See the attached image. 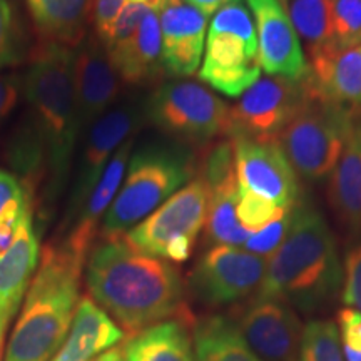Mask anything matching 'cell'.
<instances>
[{"instance_id":"32","label":"cell","mask_w":361,"mask_h":361,"mask_svg":"<svg viewBox=\"0 0 361 361\" xmlns=\"http://www.w3.org/2000/svg\"><path fill=\"white\" fill-rule=\"evenodd\" d=\"M22 34L11 0H0V71L22 59Z\"/></svg>"},{"instance_id":"12","label":"cell","mask_w":361,"mask_h":361,"mask_svg":"<svg viewBox=\"0 0 361 361\" xmlns=\"http://www.w3.org/2000/svg\"><path fill=\"white\" fill-rule=\"evenodd\" d=\"M234 146L238 189L291 209L300 201L295 169L276 142L231 137Z\"/></svg>"},{"instance_id":"16","label":"cell","mask_w":361,"mask_h":361,"mask_svg":"<svg viewBox=\"0 0 361 361\" xmlns=\"http://www.w3.org/2000/svg\"><path fill=\"white\" fill-rule=\"evenodd\" d=\"M256 20L259 64L268 75L305 78L308 64L286 7L279 0H247Z\"/></svg>"},{"instance_id":"30","label":"cell","mask_w":361,"mask_h":361,"mask_svg":"<svg viewBox=\"0 0 361 361\" xmlns=\"http://www.w3.org/2000/svg\"><path fill=\"white\" fill-rule=\"evenodd\" d=\"M333 42L361 45V0H333Z\"/></svg>"},{"instance_id":"18","label":"cell","mask_w":361,"mask_h":361,"mask_svg":"<svg viewBox=\"0 0 361 361\" xmlns=\"http://www.w3.org/2000/svg\"><path fill=\"white\" fill-rule=\"evenodd\" d=\"M159 22L164 71L176 78L196 74L206 45L207 17L184 0H164Z\"/></svg>"},{"instance_id":"35","label":"cell","mask_w":361,"mask_h":361,"mask_svg":"<svg viewBox=\"0 0 361 361\" xmlns=\"http://www.w3.org/2000/svg\"><path fill=\"white\" fill-rule=\"evenodd\" d=\"M341 300L348 308L361 313V241L346 252Z\"/></svg>"},{"instance_id":"29","label":"cell","mask_w":361,"mask_h":361,"mask_svg":"<svg viewBox=\"0 0 361 361\" xmlns=\"http://www.w3.org/2000/svg\"><path fill=\"white\" fill-rule=\"evenodd\" d=\"M300 361H345L335 323L311 322L305 326Z\"/></svg>"},{"instance_id":"37","label":"cell","mask_w":361,"mask_h":361,"mask_svg":"<svg viewBox=\"0 0 361 361\" xmlns=\"http://www.w3.org/2000/svg\"><path fill=\"white\" fill-rule=\"evenodd\" d=\"M338 324L343 346L361 351V313L353 308H345L338 313Z\"/></svg>"},{"instance_id":"31","label":"cell","mask_w":361,"mask_h":361,"mask_svg":"<svg viewBox=\"0 0 361 361\" xmlns=\"http://www.w3.org/2000/svg\"><path fill=\"white\" fill-rule=\"evenodd\" d=\"M284 211L281 207H276L273 202L263 200V197L255 196V194L241 191L238 189V204H236V214L239 223L243 228H246L247 231L258 233L264 228L266 224H269L271 221H274L279 214H283Z\"/></svg>"},{"instance_id":"26","label":"cell","mask_w":361,"mask_h":361,"mask_svg":"<svg viewBox=\"0 0 361 361\" xmlns=\"http://www.w3.org/2000/svg\"><path fill=\"white\" fill-rule=\"evenodd\" d=\"M192 348L196 361H259L236 322L224 316H207L196 323Z\"/></svg>"},{"instance_id":"24","label":"cell","mask_w":361,"mask_h":361,"mask_svg":"<svg viewBox=\"0 0 361 361\" xmlns=\"http://www.w3.org/2000/svg\"><path fill=\"white\" fill-rule=\"evenodd\" d=\"M35 27L47 42L79 45L94 17L96 0H25Z\"/></svg>"},{"instance_id":"6","label":"cell","mask_w":361,"mask_h":361,"mask_svg":"<svg viewBox=\"0 0 361 361\" xmlns=\"http://www.w3.org/2000/svg\"><path fill=\"white\" fill-rule=\"evenodd\" d=\"M350 129L351 111L318 96L310 84L305 104L274 142L296 174L316 183L335 169Z\"/></svg>"},{"instance_id":"1","label":"cell","mask_w":361,"mask_h":361,"mask_svg":"<svg viewBox=\"0 0 361 361\" xmlns=\"http://www.w3.org/2000/svg\"><path fill=\"white\" fill-rule=\"evenodd\" d=\"M30 130L19 142L17 164L25 174L44 176L49 200L69 178L80 137L74 85V47L45 42L30 59L24 79Z\"/></svg>"},{"instance_id":"14","label":"cell","mask_w":361,"mask_h":361,"mask_svg":"<svg viewBox=\"0 0 361 361\" xmlns=\"http://www.w3.org/2000/svg\"><path fill=\"white\" fill-rule=\"evenodd\" d=\"M238 328L252 353L268 361H300L303 324L291 306L256 298L238 318Z\"/></svg>"},{"instance_id":"27","label":"cell","mask_w":361,"mask_h":361,"mask_svg":"<svg viewBox=\"0 0 361 361\" xmlns=\"http://www.w3.org/2000/svg\"><path fill=\"white\" fill-rule=\"evenodd\" d=\"M238 179L209 191L206 218V239L214 246H245L251 231L243 228L236 214Z\"/></svg>"},{"instance_id":"36","label":"cell","mask_w":361,"mask_h":361,"mask_svg":"<svg viewBox=\"0 0 361 361\" xmlns=\"http://www.w3.org/2000/svg\"><path fill=\"white\" fill-rule=\"evenodd\" d=\"M123 6L124 0H96L94 4V27H96L97 39L104 44V47L109 42Z\"/></svg>"},{"instance_id":"21","label":"cell","mask_w":361,"mask_h":361,"mask_svg":"<svg viewBox=\"0 0 361 361\" xmlns=\"http://www.w3.org/2000/svg\"><path fill=\"white\" fill-rule=\"evenodd\" d=\"M123 338V329L96 301L80 298L69 335L51 361H90Z\"/></svg>"},{"instance_id":"23","label":"cell","mask_w":361,"mask_h":361,"mask_svg":"<svg viewBox=\"0 0 361 361\" xmlns=\"http://www.w3.org/2000/svg\"><path fill=\"white\" fill-rule=\"evenodd\" d=\"M333 213L355 236H361V133L351 124L348 139L328 180Z\"/></svg>"},{"instance_id":"39","label":"cell","mask_w":361,"mask_h":361,"mask_svg":"<svg viewBox=\"0 0 361 361\" xmlns=\"http://www.w3.org/2000/svg\"><path fill=\"white\" fill-rule=\"evenodd\" d=\"M184 2H188L189 6L197 8V11L204 13L207 19H209L214 13H218L221 8L233 6V4H241V0H184Z\"/></svg>"},{"instance_id":"15","label":"cell","mask_w":361,"mask_h":361,"mask_svg":"<svg viewBox=\"0 0 361 361\" xmlns=\"http://www.w3.org/2000/svg\"><path fill=\"white\" fill-rule=\"evenodd\" d=\"M74 85L80 135L109 112L121 92V78L97 35L74 47Z\"/></svg>"},{"instance_id":"17","label":"cell","mask_w":361,"mask_h":361,"mask_svg":"<svg viewBox=\"0 0 361 361\" xmlns=\"http://www.w3.org/2000/svg\"><path fill=\"white\" fill-rule=\"evenodd\" d=\"M133 147L134 137H129L112 156L106 171L99 179L97 186L92 189V192L82 202L78 213L62 223L64 236L56 243L69 251L72 256H75L80 263L85 264V259L92 250L97 229L101 228L104 216H106L121 184H123L126 169H128L130 154H133Z\"/></svg>"},{"instance_id":"3","label":"cell","mask_w":361,"mask_h":361,"mask_svg":"<svg viewBox=\"0 0 361 361\" xmlns=\"http://www.w3.org/2000/svg\"><path fill=\"white\" fill-rule=\"evenodd\" d=\"M343 288V268L336 239L310 201L291 209L290 231L266 264L258 300L281 301L311 313L335 300Z\"/></svg>"},{"instance_id":"42","label":"cell","mask_w":361,"mask_h":361,"mask_svg":"<svg viewBox=\"0 0 361 361\" xmlns=\"http://www.w3.org/2000/svg\"><path fill=\"white\" fill-rule=\"evenodd\" d=\"M7 328H8V323L0 319V361L4 360V341H6Z\"/></svg>"},{"instance_id":"41","label":"cell","mask_w":361,"mask_h":361,"mask_svg":"<svg viewBox=\"0 0 361 361\" xmlns=\"http://www.w3.org/2000/svg\"><path fill=\"white\" fill-rule=\"evenodd\" d=\"M341 350H343V356H345V361H361V351H355L348 348V346H343V345H341Z\"/></svg>"},{"instance_id":"7","label":"cell","mask_w":361,"mask_h":361,"mask_svg":"<svg viewBox=\"0 0 361 361\" xmlns=\"http://www.w3.org/2000/svg\"><path fill=\"white\" fill-rule=\"evenodd\" d=\"M200 78L229 97H239L261 78L258 35L243 4H233L213 16Z\"/></svg>"},{"instance_id":"43","label":"cell","mask_w":361,"mask_h":361,"mask_svg":"<svg viewBox=\"0 0 361 361\" xmlns=\"http://www.w3.org/2000/svg\"><path fill=\"white\" fill-rule=\"evenodd\" d=\"M351 124H353L355 128L361 133V107L351 112Z\"/></svg>"},{"instance_id":"33","label":"cell","mask_w":361,"mask_h":361,"mask_svg":"<svg viewBox=\"0 0 361 361\" xmlns=\"http://www.w3.org/2000/svg\"><path fill=\"white\" fill-rule=\"evenodd\" d=\"M291 209L279 214L276 219L271 221L269 224H266L261 231L252 233L250 239L245 243V250L247 252H252V255L263 256V258H268V256L273 255V252L281 246L288 231H290Z\"/></svg>"},{"instance_id":"10","label":"cell","mask_w":361,"mask_h":361,"mask_svg":"<svg viewBox=\"0 0 361 361\" xmlns=\"http://www.w3.org/2000/svg\"><path fill=\"white\" fill-rule=\"evenodd\" d=\"M310 94L308 78L293 80L278 75L259 78L229 107L228 137L274 142Z\"/></svg>"},{"instance_id":"28","label":"cell","mask_w":361,"mask_h":361,"mask_svg":"<svg viewBox=\"0 0 361 361\" xmlns=\"http://www.w3.org/2000/svg\"><path fill=\"white\" fill-rule=\"evenodd\" d=\"M284 7L308 56L333 42V0H288Z\"/></svg>"},{"instance_id":"11","label":"cell","mask_w":361,"mask_h":361,"mask_svg":"<svg viewBox=\"0 0 361 361\" xmlns=\"http://www.w3.org/2000/svg\"><path fill=\"white\" fill-rule=\"evenodd\" d=\"M268 259L236 246H213L189 274V290L201 303H236L258 291Z\"/></svg>"},{"instance_id":"9","label":"cell","mask_w":361,"mask_h":361,"mask_svg":"<svg viewBox=\"0 0 361 361\" xmlns=\"http://www.w3.org/2000/svg\"><path fill=\"white\" fill-rule=\"evenodd\" d=\"M144 114L162 133L183 142L207 144L228 133L229 106L204 84L194 80H171L159 85Z\"/></svg>"},{"instance_id":"38","label":"cell","mask_w":361,"mask_h":361,"mask_svg":"<svg viewBox=\"0 0 361 361\" xmlns=\"http://www.w3.org/2000/svg\"><path fill=\"white\" fill-rule=\"evenodd\" d=\"M22 79L19 75H0V123L6 121L8 114L16 109L19 102Z\"/></svg>"},{"instance_id":"13","label":"cell","mask_w":361,"mask_h":361,"mask_svg":"<svg viewBox=\"0 0 361 361\" xmlns=\"http://www.w3.org/2000/svg\"><path fill=\"white\" fill-rule=\"evenodd\" d=\"M142 116L146 114H142L139 106L124 104V106L106 112L87 130V139H85L82 152H80L78 174L72 180L66 221L78 213L82 202L97 186L112 156L129 137H133L134 130H137L141 124Z\"/></svg>"},{"instance_id":"5","label":"cell","mask_w":361,"mask_h":361,"mask_svg":"<svg viewBox=\"0 0 361 361\" xmlns=\"http://www.w3.org/2000/svg\"><path fill=\"white\" fill-rule=\"evenodd\" d=\"M194 173L192 156L183 147L146 146L135 151L99 228L101 238L124 236L186 186Z\"/></svg>"},{"instance_id":"8","label":"cell","mask_w":361,"mask_h":361,"mask_svg":"<svg viewBox=\"0 0 361 361\" xmlns=\"http://www.w3.org/2000/svg\"><path fill=\"white\" fill-rule=\"evenodd\" d=\"M209 189L201 176L180 188L152 214L124 234L130 246L144 255L184 263L204 228Z\"/></svg>"},{"instance_id":"34","label":"cell","mask_w":361,"mask_h":361,"mask_svg":"<svg viewBox=\"0 0 361 361\" xmlns=\"http://www.w3.org/2000/svg\"><path fill=\"white\" fill-rule=\"evenodd\" d=\"M32 206V189L8 171L0 169V218Z\"/></svg>"},{"instance_id":"19","label":"cell","mask_w":361,"mask_h":361,"mask_svg":"<svg viewBox=\"0 0 361 361\" xmlns=\"http://www.w3.org/2000/svg\"><path fill=\"white\" fill-rule=\"evenodd\" d=\"M308 57L306 75L318 96L351 112L361 107V45L331 42Z\"/></svg>"},{"instance_id":"22","label":"cell","mask_w":361,"mask_h":361,"mask_svg":"<svg viewBox=\"0 0 361 361\" xmlns=\"http://www.w3.org/2000/svg\"><path fill=\"white\" fill-rule=\"evenodd\" d=\"M107 54L121 80L126 84L141 85L161 78L164 64L159 8H154L144 17L137 32L128 44Z\"/></svg>"},{"instance_id":"40","label":"cell","mask_w":361,"mask_h":361,"mask_svg":"<svg viewBox=\"0 0 361 361\" xmlns=\"http://www.w3.org/2000/svg\"><path fill=\"white\" fill-rule=\"evenodd\" d=\"M90 361H124L123 348L107 350V351H104V353L96 356V358L90 360Z\"/></svg>"},{"instance_id":"20","label":"cell","mask_w":361,"mask_h":361,"mask_svg":"<svg viewBox=\"0 0 361 361\" xmlns=\"http://www.w3.org/2000/svg\"><path fill=\"white\" fill-rule=\"evenodd\" d=\"M40 247L32 209L22 219L16 238L0 252V319L11 324L39 266Z\"/></svg>"},{"instance_id":"4","label":"cell","mask_w":361,"mask_h":361,"mask_svg":"<svg viewBox=\"0 0 361 361\" xmlns=\"http://www.w3.org/2000/svg\"><path fill=\"white\" fill-rule=\"evenodd\" d=\"M84 263L57 243L44 247L4 361H51L66 341L80 301Z\"/></svg>"},{"instance_id":"25","label":"cell","mask_w":361,"mask_h":361,"mask_svg":"<svg viewBox=\"0 0 361 361\" xmlns=\"http://www.w3.org/2000/svg\"><path fill=\"white\" fill-rule=\"evenodd\" d=\"M124 361H196L184 322H162L134 333L123 348Z\"/></svg>"},{"instance_id":"2","label":"cell","mask_w":361,"mask_h":361,"mask_svg":"<svg viewBox=\"0 0 361 361\" xmlns=\"http://www.w3.org/2000/svg\"><path fill=\"white\" fill-rule=\"evenodd\" d=\"M85 284L90 300L133 335L173 316H186L178 268L137 251L124 236L101 238L90 250Z\"/></svg>"}]
</instances>
